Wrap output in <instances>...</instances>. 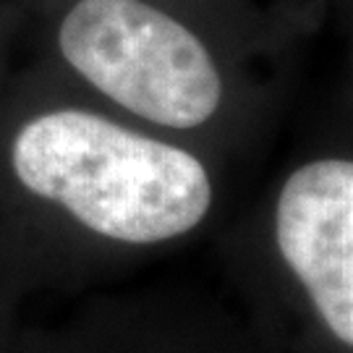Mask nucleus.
Wrapping results in <instances>:
<instances>
[{"instance_id": "f257e3e1", "label": "nucleus", "mask_w": 353, "mask_h": 353, "mask_svg": "<svg viewBox=\"0 0 353 353\" xmlns=\"http://www.w3.org/2000/svg\"><path fill=\"white\" fill-rule=\"evenodd\" d=\"M13 170L81 225L126 243L189 233L212 204L210 176L191 152L84 110L29 121L13 141Z\"/></svg>"}, {"instance_id": "f03ea898", "label": "nucleus", "mask_w": 353, "mask_h": 353, "mask_svg": "<svg viewBox=\"0 0 353 353\" xmlns=\"http://www.w3.org/2000/svg\"><path fill=\"white\" fill-rule=\"evenodd\" d=\"M58 42L89 84L160 126L196 128L220 108L223 81L202 39L141 0H79Z\"/></svg>"}, {"instance_id": "7ed1b4c3", "label": "nucleus", "mask_w": 353, "mask_h": 353, "mask_svg": "<svg viewBox=\"0 0 353 353\" xmlns=\"http://www.w3.org/2000/svg\"><path fill=\"white\" fill-rule=\"evenodd\" d=\"M275 236L316 314L353 348V160L299 168L280 191Z\"/></svg>"}]
</instances>
